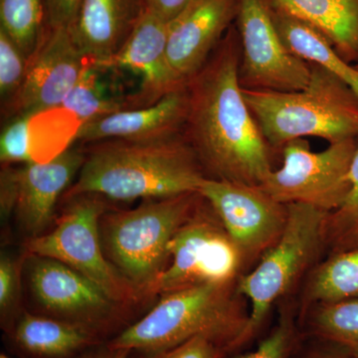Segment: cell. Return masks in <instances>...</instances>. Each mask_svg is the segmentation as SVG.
<instances>
[{
	"label": "cell",
	"mask_w": 358,
	"mask_h": 358,
	"mask_svg": "<svg viewBox=\"0 0 358 358\" xmlns=\"http://www.w3.org/2000/svg\"><path fill=\"white\" fill-rule=\"evenodd\" d=\"M241 45L232 25L203 67L186 82L183 136L206 178L259 186L273 171L271 150L239 80Z\"/></svg>",
	"instance_id": "6da1fadb"
},
{
	"label": "cell",
	"mask_w": 358,
	"mask_h": 358,
	"mask_svg": "<svg viewBox=\"0 0 358 358\" xmlns=\"http://www.w3.org/2000/svg\"><path fill=\"white\" fill-rule=\"evenodd\" d=\"M76 181L63 199L94 193L109 200L160 199L199 192L206 178L183 134L157 140L86 143Z\"/></svg>",
	"instance_id": "7a4b0ae2"
},
{
	"label": "cell",
	"mask_w": 358,
	"mask_h": 358,
	"mask_svg": "<svg viewBox=\"0 0 358 358\" xmlns=\"http://www.w3.org/2000/svg\"><path fill=\"white\" fill-rule=\"evenodd\" d=\"M237 294L236 284L201 285L164 294L143 319L108 345L136 352H155L205 336L231 355L238 350L249 322V312Z\"/></svg>",
	"instance_id": "3957f363"
},
{
	"label": "cell",
	"mask_w": 358,
	"mask_h": 358,
	"mask_svg": "<svg viewBox=\"0 0 358 358\" xmlns=\"http://www.w3.org/2000/svg\"><path fill=\"white\" fill-rule=\"evenodd\" d=\"M310 81L293 92L243 89V96L272 148L315 136L331 143L358 140V96L343 80L310 64Z\"/></svg>",
	"instance_id": "277c9868"
},
{
	"label": "cell",
	"mask_w": 358,
	"mask_h": 358,
	"mask_svg": "<svg viewBox=\"0 0 358 358\" xmlns=\"http://www.w3.org/2000/svg\"><path fill=\"white\" fill-rule=\"evenodd\" d=\"M201 195L150 199L131 210H107L99 223L108 260L140 294H150L169 266V244L196 210Z\"/></svg>",
	"instance_id": "5b68a950"
},
{
	"label": "cell",
	"mask_w": 358,
	"mask_h": 358,
	"mask_svg": "<svg viewBox=\"0 0 358 358\" xmlns=\"http://www.w3.org/2000/svg\"><path fill=\"white\" fill-rule=\"evenodd\" d=\"M287 206L288 219L281 237L252 272L238 278L237 293L251 303L238 348L255 338L273 305L288 293L324 247V224L329 213L308 204Z\"/></svg>",
	"instance_id": "8992f818"
},
{
	"label": "cell",
	"mask_w": 358,
	"mask_h": 358,
	"mask_svg": "<svg viewBox=\"0 0 358 358\" xmlns=\"http://www.w3.org/2000/svg\"><path fill=\"white\" fill-rule=\"evenodd\" d=\"M102 195L87 193L66 199L62 215L51 232L29 238L27 254L55 259L95 282L119 305L134 303L140 294L110 264L103 251L99 223L109 210Z\"/></svg>",
	"instance_id": "52a82bcc"
},
{
	"label": "cell",
	"mask_w": 358,
	"mask_h": 358,
	"mask_svg": "<svg viewBox=\"0 0 358 358\" xmlns=\"http://www.w3.org/2000/svg\"><path fill=\"white\" fill-rule=\"evenodd\" d=\"M171 263L150 294L173 293L201 285L236 284L243 257L210 205L201 196L192 217L169 244Z\"/></svg>",
	"instance_id": "ba28073f"
},
{
	"label": "cell",
	"mask_w": 358,
	"mask_h": 358,
	"mask_svg": "<svg viewBox=\"0 0 358 358\" xmlns=\"http://www.w3.org/2000/svg\"><path fill=\"white\" fill-rule=\"evenodd\" d=\"M357 148L358 140H346L315 152L303 138L289 141L282 148L281 169H273L259 186L280 203L308 204L331 213L350 192Z\"/></svg>",
	"instance_id": "9c48e42d"
},
{
	"label": "cell",
	"mask_w": 358,
	"mask_h": 358,
	"mask_svg": "<svg viewBox=\"0 0 358 358\" xmlns=\"http://www.w3.org/2000/svg\"><path fill=\"white\" fill-rule=\"evenodd\" d=\"M235 21L241 45L242 88L293 92L307 86L310 66L282 42L273 17L272 0H240Z\"/></svg>",
	"instance_id": "30bf717a"
},
{
	"label": "cell",
	"mask_w": 358,
	"mask_h": 358,
	"mask_svg": "<svg viewBox=\"0 0 358 358\" xmlns=\"http://www.w3.org/2000/svg\"><path fill=\"white\" fill-rule=\"evenodd\" d=\"M199 193L236 244L245 266L260 260L286 227L288 206L260 186L205 178Z\"/></svg>",
	"instance_id": "8fae6325"
},
{
	"label": "cell",
	"mask_w": 358,
	"mask_h": 358,
	"mask_svg": "<svg viewBox=\"0 0 358 358\" xmlns=\"http://www.w3.org/2000/svg\"><path fill=\"white\" fill-rule=\"evenodd\" d=\"M91 62L73 39L70 28H47L38 46L27 59L22 84L2 105L6 122L62 107Z\"/></svg>",
	"instance_id": "7c38bea8"
},
{
	"label": "cell",
	"mask_w": 358,
	"mask_h": 358,
	"mask_svg": "<svg viewBox=\"0 0 358 358\" xmlns=\"http://www.w3.org/2000/svg\"><path fill=\"white\" fill-rule=\"evenodd\" d=\"M27 255L30 289L45 312L99 336L112 329L119 320L121 305L66 264L48 257Z\"/></svg>",
	"instance_id": "4fadbf2b"
},
{
	"label": "cell",
	"mask_w": 358,
	"mask_h": 358,
	"mask_svg": "<svg viewBox=\"0 0 358 358\" xmlns=\"http://www.w3.org/2000/svg\"><path fill=\"white\" fill-rule=\"evenodd\" d=\"M240 0H194L171 22L166 58L174 77L194 76L236 20Z\"/></svg>",
	"instance_id": "5bb4252c"
},
{
	"label": "cell",
	"mask_w": 358,
	"mask_h": 358,
	"mask_svg": "<svg viewBox=\"0 0 358 358\" xmlns=\"http://www.w3.org/2000/svg\"><path fill=\"white\" fill-rule=\"evenodd\" d=\"M171 22L145 11L124 46L113 57L94 63L101 69H124L141 77L134 93L140 108L148 107L169 92L183 86L169 68L166 58L167 38Z\"/></svg>",
	"instance_id": "9a60e30c"
},
{
	"label": "cell",
	"mask_w": 358,
	"mask_h": 358,
	"mask_svg": "<svg viewBox=\"0 0 358 358\" xmlns=\"http://www.w3.org/2000/svg\"><path fill=\"white\" fill-rule=\"evenodd\" d=\"M84 160L83 148H67L48 162H32L17 169L14 212L29 238L44 234L59 199L72 185Z\"/></svg>",
	"instance_id": "2e32d148"
},
{
	"label": "cell",
	"mask_w": 358,
	"mask_h": 358,
	"mask_svg": "<svg viewBox=\"0 0 358 358\" xmlns=\"http://www.w3.org/2000/svg\"><path fill=\"white\" fill-rule=\"evenodd\" d=\"M187 113L186 83L148 107L121 110L80 124L74 140L147 141L182 134Z\"/></svg>",
	"instance_id": "e0dca14e"
},
{
	"label": "cell",
	"mask_w": 358,
	"mask_h": 358,
	"mask_svg": "<svg viewBox=\"0 0 358 358\" xmlns=\"http://www.w3.org/2000/svg\"><path fill=\"white\" fill-rule=\"evenodd\" d=\"M145 11V0H82L73 39L89 60L103 62L124 46Z\"/></svg>",
	"instance_id": "ac0fdd59"
},
{
	"label": "cell",
	"mask_w": 358,
	"mask_h": 358,
	"mask_svg": "<svg viewBox=\"0 0 358 358\" xmlns=\"http://www.w3.org/2000/svg\"><path fill=\"white\" fill-rule=\"evenodd\" d=\"M8 334L16 348L33 358H76L101 341L87 327L26 312Z\"/></svg>",
	"instance_id": "d6986e66"
},
{
	"label": "cell",
	"mask_w": 358,
	"mask_h": 358,
	"mask_svg": "<svg viewBox=\"0 0 358 358\" xmlns=\"http://www.w3.org/2000/svg\"><path fill=\"white\" fill-rule=\"evenodd\" d=\"M320 30L346 62L358 64V0H272Z\"/></svg>",
	"instance_id": "ffe728a7"
},
{
	"label": "cell",
	"mask_w": 358,
	"mask_h": 358,
	"mask_svg": "<svg viewBox=\"0 0 358 358\" xmlns=\"http://www.w3.org/2000/svg\"><path fill=\"white\" fill-rule=\"evenodd\" d=\"M273 17L282 42L291 53L308 64L320 66L333 73L358 96L357 67L346 62L320 30L274 4Z\"/></svg>",
	"instance_id": "44dd1931"
},
{
	"label": "cell",
	"mask_w": 358,
	"mask_h": 358,
	"mask_svg": "<svg viewBox=\"0 0 358 358\" xmlns=\"http://www.w3.org/2000/svg\"><path fill=\"white\" fill-rule=\"evenodd\" d=\"M307 298L315 305L358 300V248L331 254L317 266Z\"/></svg>",
	"instance_id": "7402d4cb"
},
{
	"label": "cell",
	"mask_w": 358,
	"mask_h": 358,
	"mask_svg": "<svg viewBox=\"0 0 358 358\" xmlns=\"http://www.w3.org/2000/svg\"><path fill=\"white\" fill-rule=\"evenodd\" d=\"M100 72V68L91 61L63 103L62 108L76 115L81 124L121 110L138 109L134 95H110Z\"/></svg>",
	"instance_id": "603a6c76"
},
{
	"label": "cell",
	"mask_w": 358,
	"mask_h": 358,
	"mask_svg": "<svg viewBox=\"0 0 358 358\" xmlns=\"http://www.w3.org/2000/svg\"><path fill=\"white\" fill-rule=\"evenodd\" d=\"M310 326L315 336L358 358V300L315 305Z\"/></svg>",
	"instance_id": "cb8c5ba5"
},
{
	"label": "cell",
	"mask_w": 358,
	"mask_h": 358,
	"mask_svg": "<svg viewBox=\"0 0 358 358\" xmlns=\"http://www.w3.org/2000/svg\"><path fill=\"white\" fill-rule=\"evenodd\" d=\"M44 0H0V29L29 58L46 32Z\"/></svg>",
	"instance_id": "d4e9b609"
},
{
	"label": "cell",
	"mask_w": 358,
	"mask_h": 358,
	"mask_svg": "<svg viewBox=\"0 0 358 358\" xmlns=\"http://www.w3.org/2000/svg\"><path fill=\"white\" fill-rule=\"evenodd\" d=\"M350 181L345 201L324 220V247L329 255L358 248V148L350 166Z\"/></svg>",
	"instance_id": "484cf974"
},
{
	"label": "cell",
	"mask_w": 358,
	"mask_h": 358,
	"mask_svg": "<svg viewBox=\"0 0 358 358\" xmlns=\"http://www.w3.org/2000/svg\"><path fill=\"white\" fill-rule=\"evenodd\" d=\"M296 341L293 313L282 310L279 322L255 350L246 353L228 355L223 358H289Z\"/></svg>",
	"instance_id": "4316f807"
},
{
	"label": "cell",
	"mask_w": 358,
	"mask_h": 358,
	"mask_svg": "<svg viewBox=\"0 0 358 358\" xmlns=\"http://www.w3.org/2000/svg\"><path fill=\"white\" fill-rule=\"evenodd\" d=\"M33 117L22 115L6 122L0 136V160L3 164H32L29 124Z\"/></svg>",
	"instance_id": "83f0119b"
},
{
	"label": "cell",
	"mask_w": 358,
	"mask_h": 358,
	"mask_svg": "<svg viewBox=\"0 0 358 358\" xmlns=\"http://www.w3.org/2000/svg\"><path fill=\"white\" fill-rule=\"evenodd\" d=\"M27 58L3 30L0 29V96L1 105L18 91L24 79Z\"/></svg>",
	"instance_id": "f1b7e54d"
},
{
	"label": "cell",
	"mask_w": 358,
	"mask_h": 358,
	"mask_svg": "<svg viewBox=\"0 0 358 358\" xmlns=\"http://www.w3.org/2000/svg\"><path fill=\"white\" fill-rule=\"evenodd\" d=\"M20 263L2 254L0 258V313L2 327L9 333L18 317L20 299Z\"/></svg>",
	"instance_id": "f546056e"
},
{
	"label": "cell",
	"mask_w": 358,
	"mask_h": 358,
	"mask_svg": "<svg viewBox=\"0 0 358 358\" xmlns=\"http://www.w3.org/2000/svg\"><path fill=\"white\" fill-rule=\"evenodd\" d=\"M138 358H223L227 350L205 336H196L169 350L155 352H138Z\"/></svg>",
	"instance_id": "4dcf8cb0"
},
{
	"label": "cell",
	"mask_w": 358,
	"mask_h": 358,
	"mask_svg": "<svg viewBox=\"0 0 358 358\" xmlns=\"http://www.w3.org/2000/svg\"><path fill=\"white\" fill-rule=\"evenodd\" d=\"M82 0H44L49 28H70L76 20Z\"/></svg>",
	"instance_id": "1f68e13d"
},
{
	"label": "cell",
	"mask_w": 358,
	"mask_h": 358,
	"mask_svg": "<svg viewBox=\"0 0 358 358\" xmlns=\"http://www.w3.org/2000/svg\"><path fill=\"white\" fill-rule=\"evenodd\" d=\"M17 169L3 164L0 173V211L7 218L15 208L17 199Z\"/></svg>",
	"instance_id": "d6a6232c"
},
{
	"label": "cell",
	"mask_w": 358,
	"mask_h": 358,
	"mask_svg": "<svg viewBox=\"0 0 358 358\" xmlns=\"http://www.w3.org/2000/svg\"><path fill=\"white\" fill-rule=\"evenodd\" d=\"M194 0H145V11L160 20L173 22Z\"/></svg>",
	"instance_id": "836d02e7"
},
{
	"label": "cell",
	"mask_w": 358,
	"mask_h": 358,
	"mask_svg": "<svg viewBox=\"0 0 358 358\" xmlns=\"http://www.w3.org/2000/svg\"><path fill=\"white\" fill-rule=\"evenodd\" d=\"M133 352L126 348H115L108 345H96L85 350L76 358H129Z\"/></svg>",
	"instance_id": "e575fe53"
},
{
	"label": "cell",
	"mask_w": 358,
	"mask_h": 358,
	"mask_svg": "<svg viewBox=\"0 0 358 358\" xmlns=\"http://www.w3.org/2000/svg\"><path fill=\"white\" fill-rule=\"evenodd\" d=\"M308 358H352L348 353L341 350V348L333 345L331 350H327L326 352H315L312 357Z\"/></svg>",
	"instance_id": "d590c367"
},
{
	"label": "cell",
	"mask_w": 358,
	"mask_h": 358,
	"mask_svg": "<svg viewBox=\"0 0 358 358\" xmlns=\"http://www.w3.org/2000/svg\"><path fill=\"white\" fill-rule=\"evenodd\" d=\"M0 358H10V357H7V355H4V353H1V355H0Z\"/></svg>",
	"instance_id": "8d00e7d4"
},
{
	"label": "cell",
	"mask_w": 358,
	"mask_h": 358,
	"mask_svg": "<svg viewBox=\"0 0 358 358\" xmlns=\"http://www.w3.org/2000/svg\"><path fill=\"white\" fill-rule=\"evenodd\" d=\"M355 67H357V69L358 70V64L355 65Z\"/></svg>",
	"instance_id": "74e56055"
}]
</instances>
